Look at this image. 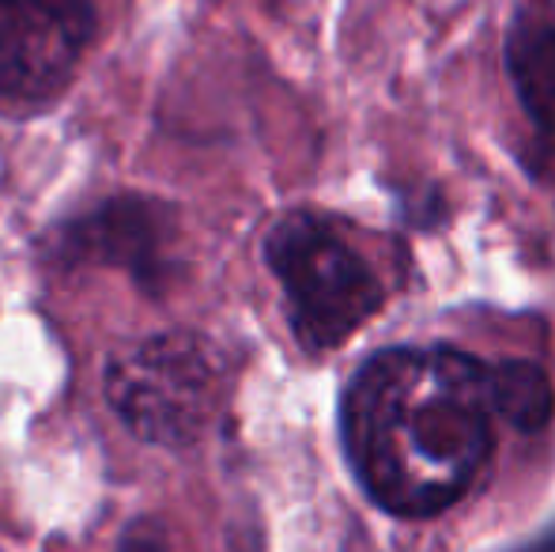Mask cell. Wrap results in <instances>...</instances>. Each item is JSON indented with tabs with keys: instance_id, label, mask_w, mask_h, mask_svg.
I'll use <instances>...</instances> for the list:
<instances>
[{
	"instance_id": "obj_3",
	"label": "cell",
	"mask_w": 555,
	"mask_h": 552,
	"mask_svg": "<svg viewBox=\"0 0 555 552\" xmlns=\"http://www.w3.org/2000/svg\"><path fill=\"white\" fill-rule=\"evenodd\" d=\"M106 401L137 439L190 447L220 409V368L197 333H159L125 348L106 368Z\"/></svg>"
},
{
	"instance_id": "obj_6",
	"label": "cell",
	"mask_w": 555,
	"mask_h": 552,
	"mask_svg": "<svg viewBox=\"0 0 555 552\" xmlns=\"http://www.w3.org/2000/svg\"><path fill=\"white\" fill-rule=\"evenodd\" d=\"M506 68L544 155H555V20L514 30L506 46Z\"/></svg>"
},
{
	"instance_id": "obj_2",
	"label": "cell",
	"mask_w": 555,
	"mask_h": 552,
	"mask_svg": "<svg viewBox=\"0 0 555 552\" xmlns=\"http://www.w3.org/2000/svg\"><path fill=\"white\" fill-rule=\"evenodd\" d=\"M264 261L284 287L302 348L330 352L359 333L386 303L374 266L314 213H287L264 235Z\"/></svg>"
},
{
	"instance_id": "obj_7",
	"label": "cell",
	"mask_w": 555,
	"mask_h": 552,
	"mask_svg": "<svg viewBox=\"0 0 555 552\" xmlns=\"http://www.w3.org/2000/svg\"><path fill=\"white\" fill-rule=\"evenodd\" d=\"M491 401H495V416L503 424L526 435L544 432L555 413L552 378L529 360L491 363Z\"/></svg>"
},
{
	"instance_id": "obj_8",
	"label": "cell",
	"mask_w": 555,
	"mask_h": 552,
	"mask_svg": "<svg viewBox=\"0 0 555 552\" xmlns=\"http://www.w3.org/2000/svg\"><path fill=\"white\" fill-rule=\"evenodd\" d=\"M121 552H170L167 534H163V526L152 523V518H140V523H132L129 530H125Z\"/></svg>"
},
{
	"instance_id": "obj_5",
	"label": "cell",
	"mask_w": 555,
	"mask_h": 552,
	"mask_svg": "<svg viewBox=\"0 0 555 552\" xmlns=\"http://www.w3.org/2000/svg\"><path fill=\"white\" fill-rule=\"evenodd\" d=\"M170 239H175V223H170V208L163 201L121 193V197H111L91 213L61 223L50 254L61 266L121 269L144 292L163 295L175 277Z\"/></svg>"
},
{
	"instance_id": "obj_1",
	"label": "cell",
	"mask_w": 555,
	"mask_h": 552,
	"mask_svg": "<svg viewBox=\"0 0 555 552\" xmlns=\"http://www.w3.org/2000/svg\"><path fill=\"white\" fill-rule=\"evenodd\" d=\"M491 363L461 348H386L340 401L359 488L397 518H435L465 500L495 450Z\"/></svg>"
},
{
	"instance_id": "obj_4",
	"label": "cell",
	"mask_w": 555,
	"mask_h": 552,
	"mask_svg": "<svg viewBox=\"0 0 555 552\" xmlns=\"http://www.w3.org/2000/svg\"><path fill=\"white\" fill-rule=\"evenodd\" d=\"M95 38V0H0V99L61 95Z\"/></svg>"
}]
</instances>
